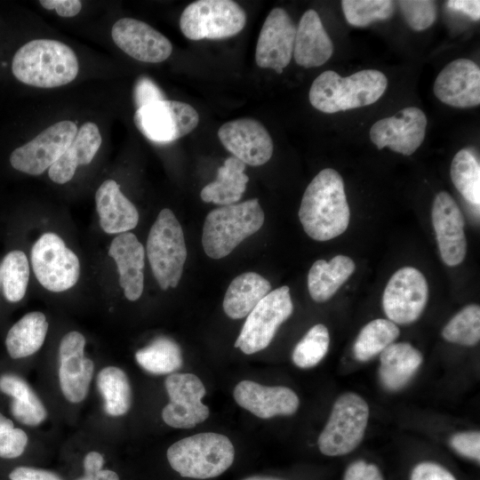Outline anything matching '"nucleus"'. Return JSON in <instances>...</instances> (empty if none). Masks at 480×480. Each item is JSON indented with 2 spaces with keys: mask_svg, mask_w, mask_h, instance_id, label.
I'll use <instances>...</instances> for the list:
<instances>
[{
  "mask_svg": "<svg viewBox=\"0 0 480 480\" xmlns=\"http://www.w3.org/2000/svg\"><path fill=\"white\" fill-rule=\"evenodd\" d=\"M299 218L307 235L316 241L339 236L348 228L350 212L340 174L325 168L307 187Z\"/></svg>",
  "mask_w": 480,
  "mask_h": 480,
  "instance_id": "f257e3e1",
  "label": "nucleus"
},
{
  "mask_svg": "<svg viewBox=\"0 0 480 480\" xmlns=\"http://www.w3.org/2000/svg\"><path fill=\"white\" fill-rule=\"evenodd\" d=\"M75 52L52 39H35L14 54L12 71L21 83L40 88H53L72 82L78 73Z\"/></svg>",
  "mask_w": 480,
  "mask_h": 480,
  "instance_id": "f03ea898",
  "label": "nucleus"
},
{
  "mask_svg": "<svg viewBox=\"0 0 480 480\" xmlns=\"http://www.w3.org/2000/svg\"><path fill=\"white\" fill-rule=\"evenodd\" d=\"M387 86L386 76L376 69L360 70L346 77L326 70L313 81L309 101L317 110L332 114L373 104Z\"/></svg>",
  "mask_w": 480,
  "mask_h": 480,
  "instance_id": "7ed1b4c3",
  "label": "nucleus"
},
{
  "mask_svg": "<svg viewBox=\"0 0 480 480\" xmlns=\"http://www.w3.org/2000/svg\"><path fill=\"white\" fill-rule=\"evenodd\" d=\"M166 457L182 477L207 479L221 475L232 465L235 449L226 436L204 432L175 442Z\"/></svg>",
  "mask_w": 480,
  "mask_h": 480,
  "instance_id": "20e7f679",
  "label": "nucleus"
},
{
  "mask_svg": "<svg viewBox=\"0 0 480 480\" xmlns=\"http://www.w3.org/2000/svg\"><path fill=\"white\" fill-rule=\"evenodd\" d=\"M263 222L264 212L257 198L216 208L204 220L203 248L212 259L224 258Z\"/></svg>",
  "mask_w": 480,
  "mask_h": 480,
  "instance_id": "39448f33",
  "label": "nucleus"
},
{
  "mask_svg": "<svg viewBox=\"0 0 480 480\" xmlns=\"http://www.w3.org/2000/svg\"><path fill=\"white\" fill-rule=\"evenodd\" d=\"M146 251L160 288L177 287L187 259V247L182 228L170 209L159 212L149 230Z\"/></svg>",
  "mask_w": 480,
  "mask_h": 480,
  "instance_id": "423d86ee",
  "label": "nucleus"
},
{
  "mask_svg": "<svg viewBox=\"0 0 480 480\" xmlns=\"http://www.w3.org/2000/svg\"><path fill=\"white\" fill-rule=\"evenodd\" d=\"M369 419V407L363 397L348 392L334 403L329 420L317 441L327 456L345 455L363 440Z\"/></svg>",
  "mask_w": 480,
  "mask_h": 480,
  "instance_id": "0eeeda50",
  "label": "nucleus"
},
{
  "mask_svg": "<svg viewBox=\"0 0 480 480\" xmlns=\"http://www.w3.org/2000/svg\"><path fill=\"white\" fill-rule=\"evenodd\" d=\"M245 23L244 10L231 0L195 1L180 19L181 32L190 40L230 37L241 32Z\"/></svg>",
  "mask_w": 480,
  "mask_h": 480,
  "instance_id": "6e6552de",
  "label": "nucleus"
},
{
  "mask_svg": "<svg viewBox=\"0 0 480 480\" xmlns=\"http://www.w3.org/2000/svg\"><path fill=\"white\" fill-rule=\"evenodd\" d=\"M293 311L288 286L269 292L250 312L234 344L243 353L252 355L266 348L278 327Z\"/></svg>",
  "mask_w": 480,
  "mask_h": 480,
  "instance_id": "1a4fd4ad",
  "label": "nucleus"
},
{
  "mask_svg": "<svg viewBox=\"0 0 480 480\" xmlns=\"http://www.w3.org/2000/svg\"><path fill=\"white\" fill-rule=\"evenodd\" d=\"M30 258L35 276L46 290L64 292L77 283L79 260L57 234L42 235L32 246Z\"/></svg>",
  "mask_w": 480,
  "mask_h": 480,
  "instance_id": "9d476101",
  "label": "nucleus"
},
{
  "mask_svg": "<svg viewBox=\"0 0 480 480\" xmlns=\"http://www.w3.org/2000/svg\"><path fill=\"white\" fill-rule=\"evenodd\" d=\"M133 121L149 140L168 143L191 132L198 124L197 111L177 100H160L138 108Z\"/></svg>",
  "mask_w": 480,
  "mask_h": 480,
  "instance_id": "9b49d317",
  "label": "nucleus"
},
{
  "mask_svg": "<svg viewBox=\"0 0 480 480\" xmlns=\"http://www.w3.org/2000/svg\"><path fill=\"white\" fill-rule=\"evenodd\" d=\"M428 299V287L425 276L415 268L404 267L388 280L382 296V307L388 320L408 324L420 317Z\"/></svg>",
  "mask_w": 480,
  "mask_h": 480,
  "instance_id": "f8f14e48",
  "label": "nucleus"
},
{
  "mask_svg": "<svg viewBox=\"0 0 480 480\" xmlns=\"http://www.w3.org/2000/svg\"><path fill=\"white\" fill-rule=\"evenodd\" d=\"M164 387L169 396V403L162 410L165 424L190 428L209 417L210 410L202 403L206 390L196 375L173 372L166 377Z\"/></svg>",
  "mask_w": 480,
  "mask_h": 480,
  "instance_id": "ddd939ff",
  "label": "nucleus"
},
{
  "mask_svg": "<svg viewBox=\"0 0 480 480\" xmlns=\"http://www.w3.org/2000/svg\"><path fill=\"white\" fill-rule=\"evenodd\" d=\"M76 132V124L71 121L52 124L33 140L14 149L10 156V163L17 171L39 175L60 157Z\"/></svg>",
  "mask_w": 480,
  "mask_h": 480,
  "instance_id": "4468645a",
  "label": "nucleus"
},
{
  "mask_svg": "<svg viewBox=\"0 0 480 480\" xmlns=\"http://www.w3.org/2000/svg\"><path fill=\"white\" fill-rule=\"evenodd\" d=\"M85 338L76 331L66 333L59 346V382L68 402H83L88 394L94 364L84 355Z\"/></svg>",
  "mask_w": 480,
  "mask_h": 480,
  "instance_id": "2eb2a0df",
  "label": "nucleus"
},
{
  "mask_svg": "<svg viewBox=\"0 0 480 480\" xmlns=\"http://www.w3.org/2000/svg\"><path fill=\"white\" fill-rule=\"evenodd\" d=\"M427 123L422 110L405 108L393 116L374 123L370 129V139L378 149L388 147L396 153L410 156L423 142Z\"/></svg>",
  "mask_w": 480,
  "mask_h": 480,
  "instance_id": "dca6fc26",
  "label": "nucleus"
},
{
  "mask_svg": "<svg viewBox=\"0 0 480 480\" xmlns=\"http://www.w3.org/2000/svg\"><path fill=\"white\" fill-rule=\"evenodd\" d=\"M296 26L287 12L274 8L260 29L255 50V60L262 68L281 74L293 54Z\"/></svg>",
  "mask_w": 480,
  "mask_h": 480,
  "instance_id": "f3484780",
  "label": "nucleus"
},
{
  "mask_svg": "<svg viewBox=\"0 0 480 480\" xmlns=\"http://www.w3.org/2000/svg\"><path fill=\"white\" fill-rule=\"evenodd\" d=\"M218 137L224 148L245 164L262 165L273 155L270 134L261 123L252 118H238L223 124Z\"/></svg>",
  "mask_w": 480,
  "mask_h": 480,
  "instance_id": "a211bd4d",
  "label": "nucleus"
},
{
  "mask_svg": "<svg viewBox=\"0 0 480 480\" xmlns=\"http://www.w3.org/2000/svg\"><path fill=\"white\" fill-rule=\"evenodd\" d=\"M111 36L123 52L142 62H162L172 52L166 36L148 23L132 18L118 20L111 28Z\"/></svg>",
  "mask_w": 480,
  "mask_h": 480,
  "instance_id": "6ab92c4d",
  "label": "nucleus"
},
{
  "mask_svg": "<svg viewBox=\"0 0 480 480\" xmlns=\"http://www.w3.org/2000/svg\"><path fill=\"white\" fill-rule=\"evenodd\" d=\"M432 223L443 261L448 266L461 263L467 253L464 218L452 196L439 192L432 206Z\"/></svg>",
  "mask_w": 480,
  "mask_h": 480,
  "instance_id": "aec40b11",
  "label": "nucleus"
},
{
  "mask_svg": "<svg viewBox=\"0 0 480 480\" xmlns=\"http://www.w3.org/2000/svg\"><path fill=\"white\" fill-rule=\"evenodd\" d=\"M434 93L443 103L467 108L480 104V69L471 60L457 59L448 63L434 83Z\"/></svg>",
  "mask_w": 480,
  "mask_h": 480,
  "instance_id": "412c9836",
  "label": "nucleus"
},
{
  "mask_svg": "<svg viewBox=\"0 0 480 480\" xmlns=\"http://www.w3.org/2000/svg\"><path fill=\"white\" fill-rule=\"evenodd\" d=\"M236 404L260 419L292 415L300 400L294 391L284 386H263L252 380H242L234 388Z\"/></svg>",
  "mask_w": 480,
  "mask_h": 480,
  "instance_id": "4be33fe9",
  "label": "nucleus"
},
{
  "mask_svg": "<svg viewBox=\"0 0 480 480\" xmlns=\"http://www.w3.org/2000/svg\"><path fill=\"white\" fill-rule=\"evenodd\" d=\"M108 255L115 260L117 266L119 284L124 296L131 301L137 300L144 288V246L134 234L124 232L112 240Z\"/></svg>",
  "mask_w": 480,
  "mask_h": 480,
  "instance_id": "5701e85b",
  "label": "nucleus"
},
{
  "mask_svg": "<svg viewBox=\"0 0 480 480\" xmlns=\"http://www.w3.org/2000/svg\"><path fill=\"white\" fill-rule=\"evenodd\" d=\"M333 53V44L318 13L309 9L301 16L296 28L293 47L295 62L304 68L324 65Z\"/></svg>",
  "mask_w": 480,
  "mask_h": 480,
  "instance_id": "b1692460",
  "label": "nucleus"
},
{
  "mask_svg": "<svg viewBox=\"0 0 480 480\" xmlns=\"http://www.w3.org/2000/svg\"><path fill=\"white\" fill-rule=\"evenodd\" d=\"M95 203L100 225L104 232L121 234L137 226L139 212L114 180L101 183L95 194Z\"/></svg>",
  "mask_w": 480,
  "mask_h": 480,
  "instance_id": "393cba45",
  "label": "nucleus"
},
{
  "mask_svg": "<svg viewBox=\"0 0 480 480\" xmlns=\"http://www.w3.org/2000/svg\"><path fill=\"white\" fill-rule=\"evenodd\" d=\"M102 142L98 126L92 122L84 124L60 157L49 168L50 179L58 184L69 181L78 165L92 162Z\"/></svg>",
  "mask_w": 480,
  "mask_h": 480,
  "instance_id": "a878e982",
  "label": "nucleus"
},
{
  "mask_svg": "<svg viewBox=\"0 0 480 480\" xmlns=\"http://www.w3.org/2000/svg\"><path fill=\"white\" fill-rule=\"evenodd\" d=\"M380 380L384 388L394 391L412 378L422 363V355L410 343H392L380 353Z\"/></svg>",
  "mask_w": 480,
  "mask_h": 480,
  "instance_id": "bb28decb",
  "label": "nucleus"
},
{
  "mask_svg": "<svg viewBox=\"0 0 480 480\" xmlns=\"http://www.w3.org/2000/svg\"><path fill=\"white\" fill-rule=\"evenodd\" d=\"M271 284L255 272H246L236 276L228 285L223 309L232 319L247 316L255 306L270 292Z\"/></svg>",
  "mask_w": 480,
  "mask_h": 480,
  "instance_id": "cd10ccee",
  "label": "nucleus"
},
{
  "mask_svg": "<svg viewBox=\"0 0 480 480\" xmlns=\"http://www.w3.org/2000/svg\"><path fill=\"white\" fill-rule=\"evenodd\" d=\"M0 391L12 397L10 409L20 423L36 427L47 418V410L28 383L14 373L0 376Z\"/></svg>",
  "mask_w": 480,
  "mask_h": 480,
  "instance_id": "c85d7f7f",
  "label": "nucleus"
},
{
  "mask_svg": "<svg viewBox=\"0 0 480 480\" xmlns=\"http://www.w3.org/2000/svg\"><path fill=\"white\" fill-rule=\"evenodd\" d=\"M352 259L337 255L330 261L316 260L308 275V288L311 298L316 302L330 300L355 271Z\"/></svg>",
  "mask_w": 480,
  "mask_h": 480,
  "instance_id": "c756f323",
  "label": "nucleus"
},
{
  "mask_svg": "<svg viewBox=\"0 0 480 480\" xmlns=\"http://www.w3.org/2000/svg\"><path fill=\"white\" fill-rule=\"evenodd\" d=\"M244 169V163L233 156L228 157L224 164L218 169L217 179L201 190L202 200L222 206L236 204L245 191L249 180Z\"/></svg>",
  "mask_w": 480,
  "mask_h": 480,
  "instance_id": "7c9ffc66",
  "label": "nucleus"
},
{
  "mask_svg": "<svg viewBox=\"0 0 480 480\" xmlns=\"http://www.w3.org/2000/svg\"><path fill=\"white\" fill-rule=\"evenodd\" d=\"M48 331L44 314L33 311L23 316L9 330L5 346L9 356L19 359L34 355L43 346Z\"/></svg>",
  "mask_w": 480,
  "mask_h": 480,
  "instance_id": "2f4dec72",
  "label": "nucleus"
},
{
  "mask_svg": "<svg viewBox=\"0 0 480 480\" xmlns=\"http://www.w3.org/2000/svg\"><path fill=\"white\" fill-rule=\"evenodd\" d=\"M97 388L104 400V411L112 417L126 414L132 402L127 374L119 367L106 366L97 374Z\"/></svg>",
  "mask_w": 480,
  "mask_h": 480,
  "instance_id": "473e14b6",
  "label": "nucleus"
},
{
  "mask_svg": "<svg viewBox=\"0 0 480 480\" xmlns=\"http://www.w3.org/2000/svg\"><path fill=\"white\" fill-rule=\"evenodd\" d=\"M138 364L146 372L155 374H172L183 364L180 346L167 337H157L135 353Z\"/></svg>",
  "mask_w": 480,
  "mask_h": 480,
  "instance_id": "72a5a7b5",
  "label": "nucleus"
},
{
  "mask_svg": "<svg viewBox=\"0 0 480 480\" xmlns=\"http://www.w3.org/2000/svg\"><path fill=\"white\" fill-rule=\"evenodd\" d=\"M399 333V328L388 319L378 318L371 321L356 339L353 347L355 357L361 362L372 359L394 343Z\"/></svg>",
  "mask_w": 480,
  "mask_h": 480,
  "instance_id": "f704fd0d",
  "label": "nucleus"
},
{
  "mask_svg": "<svg viewBox=\"0 0 480 480\" xmlns=\"http://www.w3.org/2000/svg\"><path fill=\"white\" fill-rule=\"evenodd\" d=\"M452 181L460 195L471 204H480V164L469 148L460 150L451 164Z\"/></svg>",
  "mask_w": 480,
  "mask_h": 480,
  "instance_id": "c9c22d12",
  "label": "nucleus"
},
{
  "mask_svg": "<svg viewBox=\"0 0 480 480\" xmlns=\"http://www.w3.org/2000/svg\"><path fill=\"white\" fill-rule=\"evenodd\" d=\"M1 284L5 299L20 301L26 294L29 279V264L26 254L19 250L8 252L0 266Z\"/></svg>",
  "mask_w": 480,
  "mask_h": 480,
  "instance_id": "e433bc0d",
  "label": "nucleus"
},
{
  "mask_svg": "<svg viewBox=\"0 0 480 480\" xmlns=\"http://www.w3.org/2000/svg\"><path fill=\"white\" fill-rule=\"evenodd\" d=\"M444 339L463 346H474L480 339V308L470 304L458 312L444 327Z\"/></svg>",
  "mask_w": 480,
  "mask_h": 480,
  "instance_id": "4c0bfd02",
  "label": "nucleus"
},
{
  "mask_svg": "<svg viewBox=\"0 0 480 480\" xmlns=\"http://www.w3.org/2000/svg\"><path fill=\"white\" fill-rule=\"evenodd\" d=\"M329 343L328 329L322 324L314 325L295 346L293 363L303 369L316 366L326 355Z\"/></svg>",
  "mask_w": 480,
  "mask_h": 480,
  "instance_id": "58836bf2",
  "label": "nucleus"
},
{
  "mask_svg": "<svg viewBox=\"0 0 480 480\" xmlns=\"http://www.w3.org/2000/svg\"><path fill=\"white\" fill-rule=\"evenodd\" d=\"M341 7L348 23L359 28L387 20L395 11V4L390 0H343Z\"/></svg>",
  "mask_w": 480,
  "mask_h": 480,
  "instance_id": "ea45409f",
  "label": "nucleus"
},
{
  "mask_svg": "<svg viewBox=\"0 0 480 480\" xmlns=\"http://www.w3.org/2000/svg\"><path fill=\"white\" fill-rule=\"evenodd\" d=\"M401 12L407 24L416 31H421L433 25L436 18V4L428 0L398 1Z\"/></svg>",
  "mask_w": 480,
  "mask_h": 480,
  "instance_id": "a19ab883",
  "label": "nucleus"
},
{
  "mask_svg": "<svg viewBox=\"0 0 480 480\" xmlns=\"http://www.w3.org/2000/svg\"><path fill=\"white\" fill-rule=\"evenodd\" d=\"M28 436L20 428H12L0 434V458L16 459L23 454L28 444Z\"/></svg>",
  "mask_w": 480,
  "mask_h": 480,
  "instance_id": "79ce46f5",
  "label": "nucleus"
},
{
  "mask_svg": "<svg viewBox=\"0 0 480 480\" xmlns=\"http://www.w3.org/2000/svg\"><path fill=\"white\" fill-rule=\"evenodd\" d=\"M132 95L137 109L148 104L166 100L164 93L157 84L145 76H140L137 79Z\"/></svg>",
  "mask_w": 480,
  "mask_h": 480,
  "instance_id": "37998d69",
  "label": "nucleus"
},
{
  "mask_svg": "<svg viewBox=\"0 0 480 480\" xmlns=\"http://www.w3.org/2000/svg\"><path fill=\"white\" fill-rule=\"evenodd\" d=\"M450 444L460 455L479 461L480 434L478 431L455 434L450 439Z\"/></svg>",
  "mask_w": 480,
  "mask_h": 480,
  "instance_id": "c03bdc74",
  "label": "nucleus"
},
{
  "mask_svg": "<svg viewBox=\"0 0 480 480\" xmlns=\"http://www.w3.org/2000/svg\"><path fill=\"white\" fill-rule=\"evenodd\" d=\"M410 480H456V478L441 465L426 461L414 467Z\"/></svg>",
  "mask_w": 480,
  "mask_h": 480,
  "instance_id": "a18cd8bd",
  "label": "nucleus"
},
{
  "mask_svg": "<svg viewBox=\"0 0 480 480\" xmlns=\"http://www.w3.org/2000/svg\"><path fill=\"white\" fill-rule=\"evenodd\" d=\"M343 480H384L379 468L364 460L352 462L344 474Z\"/></svg>",
  "mask_w": 480,
  "mask_h": 480,
  "instance_id": "49530a36",
  "label": "nucleus"
},
{
  "mask_svg": "<svg viewBox=\"0 0 480 480\" xmlns=\"http://www.w3.org/2000/svg\"><path fill=\"white\" fill-rule=\"evenodd\" d=\"M10 480H63L57 473L30 466H18L8 475Z\"/></svg>",
  "mask_w": 480,
  "mask_h": 480,
  "instance_id": "de8ad7c7",
  "label": "nucleus"
},
{
  "mask_svg": "<svg viewBox=\"0 0 480 480\" xmlns=\"http://www.w3.org/2000/svg\"><path fill=\"white\" fill-rule=\"evenodd\" d=\"M39 4L47 10H55L64 18L74 17L82 9V2L79 0H41Z\"/></svg>",
  "mask_w": 480,
  "mask_h": 480,
  "instance_id": "09e8293b",
  "label": "nucleus"
},
{
  "mask_svg": "<svg viewBox=\"0 0 480 480\" xmlns=\"http://www.w3.org/2000/svg\"><path fill=\"white\" fill-rule=\"evenodd\" d=\"M446 6L454 11L462 12L473 20L480 19V1L478 0H450Z\"/></svg>",
  "mask_w": 480,
  "mask_h": 480,
  "instance_id": "8fccbe9b",
  "label": "nucleus"
},
{
  "mask_svg": "<svg viewBox=\"0 0 480 480\" xmlns=\"http://www.w3.org/2000/svg\"><path fill=\"white\" fill-rule=\"evenodd\" d=\"M75 480H120L116 472L108 468L97 470L83 469V475Z\"/></svg>",
  "mask_w": 480,
  "mask_h": 480,
  "instance_id": "3c124183",
  "label": "nucleus"
},
{
  "mask_svg": "<svg viewBox=\"0 0 480 480\" xmlns=\"http://www.w3.org/2000/svg\"><path fill=\"white\" fill-rule=\"evenodd\" d=\"M14 428L13 422L0 412V434Z\"/></svg>",
  "mask_w": 480,
  "mask_h": 480,
  "instance_id": "603ef678",
  "label": "nucleus"
},
{
  "mask_svg": "<svg viewBox=\"0 0 480 480\" xmlns=\"http://www.w3.org/2000/svg\"><path fill=\"white\" fill-rule=\"evenodd\" d=\"M244 480H282V479L275 478V477H268V476H251Z\"/></svg>",
  "mask_w": 480,
  "mask_h": 480,
  "instance_id": "864d4df0",
  "label": "nucleus"
},
{
  "mask_svg": "<svg viewBox=\"0 0 480 480\" xmlns=\"http://www.w3.org/2000/svg\"><path fill=\"white\" fill-rule=\"evenodd\" d=\"M0 285H1V276H0Z\"/></svg>",
  "mask_w": 480,
  "mask_h": 480,
  "instance_id": "5fc2aeb1",
  "label": "nucleus"
}]
</instances>
